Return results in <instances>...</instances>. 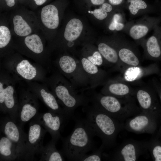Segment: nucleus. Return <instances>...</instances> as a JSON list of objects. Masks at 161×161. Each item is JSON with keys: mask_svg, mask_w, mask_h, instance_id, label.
Masks as SVG:
<instances>
[{"mask_svg": "<svg viewBox=\"0 0 161 161\" xmlns=\"http://www.w3.org/2000/svg\"><path fill=\"white\" fill-rule=\"evenodd\" d=\"M1 65L16 82L44 83L47 78L46 70L43 66L36 62L32 63L16 51L3 58Z\"/></svg>", "mask_w": 161, "mask_h": 161, "instance_id": "nucleus-5", "label": "nucleus"}, {"mask_svg": "<svg viewBox=\"0 0 161 161\" xmlns=\"http://www.w3.org/2000/svg\"><path fill=\"white\" fill-rule=\"evenodd\" d=\"M37 6H40L44 4L47 0H33Z\"/></svg>", "mask_w": 161, "mask_h": 161, "instance_id": "nucleus-39", "label": "nucleus"}, {"mask_svg": "<svg viewBox=\"0 0 161 161\" xmlns=\"http://www.w3.org/2000/svg\"><path fill=\"white\" fill-rule=\"evenodd\" d=\"M134 97L142 112L154 114L161 120L160 103L157 93L152 86L135 90Z\"/></svg>", "mask_w": 161, "mask_h": 161, "instance_id": "nucleus-16", "label": "nucleus"}, {"mask_svg": "<svg viewBox=\"0 0 161 161\" xmlns=\"http://www.w3.org/2000/svg\"><path fill=\"white\" fill-rule=\"evenodd\" d=\"M16 82L3 69L0 72V109L17 123L18 98L16 88Z\"/></svg>", "mask_w": 161, "mask_h": 161, "instance_id": "nucleus-8", "label": "nucleus"}, {"mask_svg": "<svg viewBox=\"0 0 161 161\" xmlns=\"http://www.w3.org/2000/svg\"><path fill=\"white\" fill-rule=\"evenodd\" d=\"M9 26L13 36L24 37L41 32L35 12L16 10L9 13Z\"/></svg>", "mask_w": 161, "mask_h": 161, "instance_id": "nucleus-9", "label": "nucleus"}, {"mask_svg": "<svg viewBox=\"0 0 161 161\" xmlns=\"http://www.w3.org/2000/svg\"><path fill=\"white\" fill-rule=\"evenodd\" d=\"M160 119L152 114L141 112L126 119L124 129L137 134H154L160 125Z\"/></svg>", "mask_w": 161, "mask_h": 161, "instance_id": "nucleus-10", "label": "nucleus"}, {"mask_svg": "<svg viewBox=\"0 0 161 161\" xmlns=\"http://www.w3.org/2000/svg\"><path fill=\"white\" fill-rule=\"evenodd\" d=\"M159 139L161 140V138H158Z\"/></svg>", "mask_w": 161, "mask_h": 161, "instance_id": "nucleus-42", "label": "nucleus"}, {"mask_svg": "<svg viewBox=\"0 0 161 161\" xmlns=\"http://www.w3.org/2000/svg\"><path fill=\"white\" fill-rule=\"evenodd\" d=\"M89 12L93 13L95 18L100 20L104 19L107 16V12L104 10L102 7L98 9H96L93 11Z\"/></svg>", "mask_w": 161, "mask_h": 161, "instance_id": "nucleus-35", "label": "nucleus"}, {"mask_svg": "<svg viewBox=\"0 0 161 161\" xmlns=\"http://www.w3.org/2000/svg\"><path fill=\"white\" fill-rule=\"evenodd\" d=\"M0 160H19L20 155L16 145L6 136L0 139Z\"/></svg>", "mask_w": 161, "mask_h": 161, "instance_id": "nucleus-23", "label": "nucleus"}, {"mask_svg": "<svg viewBox=\"0 0 161 161\" xmlns=\"http://www.w3.org/2000/svg\"><path fill=\"white\" fill-rule=\"evenodd\" d=\"M148 151L147 141L129 139L123 141L114 150L109 159L115 161H135Z\"/></svg>", "mask_w": 161, "mask_h": 161, "instance_id": "nucleus-11", "label": "nucleus"}, {"mask_svg": "<svg viewBox=\"0 0 161 161\" xmlns=\"http://www.w3.org/2000/svg\"><path fill=\"white\" fill-rule=\"evenodd\" d=\"M148 151L153 160L161 161V140L155 136L147 141Z\"/></svg>", "mask_w": 161, "mask_h": 161, "instance_id": "nucleus-27", "label": "nucleus"}, {"mask_svg": "<svg viewBox=\"0 0 161 161\" xmlns=\"http://www.w3.org/2000/svg\"><path fill=\"white\" fill-rule=\"evenodd\" d=\"M123 78L128 82L138 80L145 76L156 74L161 76V70L158 64H153L145 67L140 66H128L122 71Z\"/></svg>", "mask_w": 161, "mask_h": 161, "instance_id": "nucleus-21", "label": "nucleus"}, {"mask_svg": "<svg viewBox=\"0 0 161 161\" xmlns=\"http://www.w3.org/2000/svg\"><path fill=\"white\" fill-rule=\"evenodd\" d=\"M1 130L17 146L19 153V160H25L27 134L17 123L10 117H6L1 121Z\"/></svg>", "mask_w": 161, "mask_h": 161, "instance_id": "nucleus-14", "label": "nucleus"}, {"mask_svg": "<svg viewBox=\"0 0 161 161\" xmlns=\"http://www.w3.org/2000/svg\"><path fill=\"white\" fill-rule=\"evenodd\" d=\"M6 5L9 7H13L15 4V0H4Z\"/></svg>", "mask_w": 161, "mask_h": 161, "instance_id": "nucleus-37", "label": "nucleus"}, {"mask_svg": "<svg viewBox=\"0 0 161 161\" xmlns=\"http://www.w3.org/2000/svg\"><path fill=\"white\" fill-rule=\"evenodd\" d=\"M87 95L92 106L123 122L142 112L132 96L119 98L95 92Z\"/></svg>", "mask_w": 161, "mask_h": 161, "instance_id": "nucleus-4", "label": "nucleus"}, {"mask_svg": "<svg viewBox=\"0 0 161 161\" xmlns=\"http://www.w3.org/2000/svg\"><path fill=\"white\" fill-rule=\"evenodd\" d=\"M103 147L101 145L100 148L89 154H85L81 157L79 161H100L102 160V152Z\"/></svg>", "mask_w": 161, "mask_h": 161, "instance_id": "nucleus-31", "label": "nucleus"}, {"mask_svg": "<svg viewBox=\"0 0 161 161\" xmlns=\"http://www.w3.org/2000/svg\"><path fill=\"white\" fill-rule=\"evenodd\" d=\"M15 51L13 35L9 26V13H0V58L9 55Z\"/></svg>", "mask_w": 161, "mask_h": 161, "instance_id": "nucleus-19", "label": "nucleus"}, {"mask_svg": "<svg viewBox=\"0 0 161 161\" xmlns=\"http://www.w3.org/2000/svg\"><path fill=\"white\" fill-rule=\"evenodd\" d=\"M109 3L113 5H117L121 3L123 0H109Z\"/></svg>", "mask_w": 161, "mask_h": 161, "instance_id": "nucleus-40", "label": "nucleus"}, {"mask_svg": "<svg viewBox=\"0 0 161 161\" xmlns=\"http://www.w3.org/2000/svg\"><path fill=\"white\" fill-rule=\"evenodd\" d=\"M148 31V28L146 26L135 25L132 27L130 29L129 34L132 38L137 40L145 36Z\"/></svg>", "mask_w": 161, "mask_h": 161, "instance_id": "nucleus-30", "label": "nucleus"}, {"mask_svg": "<svg viewBox=\"0 0 161 161\" xmlns=\"http://www.w3.org/2000/svg\"><path fill=\"white\" fill-rule=\"evenodd\" d=\"M43 83L54 95L69 119L74 118L73 114L77 108L86 106L90 102L87 95L79 94V91L56 69Z\"/></svg>", "mask_w": 161, "mask_h": 161, "instance_id": "nucleus-1", "label": "nucleus"}, {"mask_svg": "<svg viewBox=\"0 0 161 161\" xmlns=\"http://www.w3.org/2000/svg\"><path fill=\"white\" fill-rule=\"evenodd\" d=\"M38 99L27 89L21 90L18 97L17 123L22 128L25 123L38 113Z\"/></svg>", "mask_w": 161, "mask_h": 161, "instance_id": "nucleus-12", "label": "nucleus"}, {"mask_svg": "<svg viewBox=\"0 0 161 161\" xmlns=\"http://www.w3.org/2000/svg\"><path fill=\"white\" fill-rule=\"evenodd\" d=\"M56 142L52 139L46 145L44 146L40 154V161H64L61 152L58 151L55 147Z\"/></svg>", "mask_w": 161, "mask_h": 161, "instance_id": "nucleus-25", "label": "nucleus"}, {"mask_svg": "<svg viewBox=\"0 0 161 161\" xmlns=\"http://www.w3.org/2000/svg\"><path fill=\"white\" fill-rule=\"evenodd\" d=\"M103 85L100 90V93L103 95L119 98L134 97L135 90L118 79L108 80Z\"/></svg>", "mask_w": 161, "mask_h": 161, "instance_id": "nucleus-22", "label": "nucleus"}, {"mask_svg": "<svg viewBox=\"0 0 161 161\" xmlns=\"http://www.w3.org/2000/svg\"><path fill=\"white\" fill-rule=\"evenodd\" d=\"M83 28V24L79 19L73 18L67 23L64 33V37L65 40L67 41L65 46L68 42L73 41L78 38L82 32Z\"/></svg>", "mask_w": 161, "mask_h": 161, "instance_id": "nucleus-24", "label": "nucleus"}, {"mask_svg": "<svg viewBox=\"0 0 161 161\" xmlns=\"http://www.w3.org/2000/svg\"><path fill=\"white\" fill-rule=\"evenodd\" d=\"M13 37L16 52L33 60L44 68H50L51 53L46 45L47 41L41 32L24 37Z\"/></svg>", "mask_w": 161, "mask_h": 161, "instance_id": "nucleus-6", "label": "nucleus"}, {"mask_svg": "<svg viewBox=\"0 0 161 161\" xmlns=\"http://www.w3.org/2000/svg\"><path fill=\"white\" fill-rule=\"evenodd\" d=\"M79 60L89 80L90 89H94L103 84L108 80L107 74L106 71L92 63L83 56Z\"/></svg>", "mask_w": 161, "mask_h": 161, "instance_id": "nucleus-20", "label": "nucleus"}, {"mask_svg": "<svg viewBox=\"0 0 161 161\" xmlns=\"http://www.w3.org/2000/svg\"><path fill=\"white\" fill-rule=\"evenodd\" d=\"M47 132L34 119L30 122L27 134L25 160H32L36 154L41 153L44 147L43 140Z\"/></svg>", "mask_w": 161, "mask_h": 161, "instance_id": "nucleus-15", "label": "nucleus"}, {"mask_svg": "<svg viewBox=\"0 0 161 161\" xmlns=\"http://www.w3.org/2000/svg\"><path fill=\"white\" fill-rule=\"evenodd\" d=\"M83 56L92 63L99 67L106 66L103 58L98 49L97 50L92 51L91 53H85Z\"/></svg>", "mask_w": 161, "mask_h": 161, "instance_id": "nucleus-29", "label": "nucleus"}, {"mask_svg": "<svg viewBox=\"0 0 161 161\" xmlns=\"http://www.w3.org/2000/svg\"><path fill=\"white\" fill-rule=\"evenodd\" d=\"M117 53L120 62L125 67L140 66L139 58L130 49L126 47L122 48Z\"/></svg>", "mask_w": 161, "mask_h": 161, "instance_id": "nucleus-26", "label": "nucleus"}, {"mask_svg": "<svg viewBox=\"0 0 161 161\" xmlns=\"http://www.w3.org/2000/svg\"><path fill=\"white\" fill-rule=\"evenodd\" d=\"M26 83L27 89L45 104L49 111L64 115L69 119L54 95L45 83L36 81Z\"/></svg>", "mask_w": 161, "mask_h": 161, "instance_id": "nucleus-17", "label": "nucleus"}, {"mask_svg": "<svg viewBox=\"0 0 161 161\" xmlns=\"http://www.w3.org/2000/svg\"><path fill=\"white\" fill-rule=\"evenodd\" d=\"M86 113V120L95 136L99 137L104 149L115 147L117 137L124 129V123L114 118L96 108L88 105L83 106Z\"/></svg>", "mask_w": 161, "mask_h": 161, "instance_id": "nucleus-2", "label": "nucleus"}, {"mask_svg": "<svg viewBox=\"0 0 161 161\" xmlns=\"http://www.w3.org/2000/svg\"><path fill=\"white\" fill-rule=\"evenodd\" d=\"M53 64L76 90L83 92L86 90L90 89L89 80L79 60L64 54L53 61Z\"/></svg>", "mask_w": 161, "mask_h": 161, "instance_id": "nucleus-7", "label": "nucleus"}, {"mask_svg": "<svg viewBox=\"0 0 161 161\" xmlns=\"http://www.w3.org/2000/svg\"><path fill=\"white\" fill-rule=\"evenodd\" d=\"M35 13L40 30L49 43L52 40V31L58 27L59 24L58 10L54 5L49 4Z\"/></svg>", "mask_w": 161, "mask_h": 161, "instance_id": "nucleus-13", "label": "nucleus"}, {"mask_svg": "<svg viewBox=\"0 0 161 161\" xmlns=\"http://www.w3.org/2000/svg\"><path fill=\"white\" fill-rule=\"evenodd\" d=\"M120 18V16L118 14H115L114 15L113 21L109 26L110 30L120 31L123 28L124 26L123 24L119 22Z\"/></svg>", "mask_w": 161, "mask_h": 161, "instance_id": "nucleus-33", "label": "nucleus"}, {"mask_svg": "<svg viewBox=\"0 0 161 161\" xmlns=\"http://www.w3.org/2000/svg\"><path fill=\"white\" fill-rule=\"evenodd\" d=\"M130 2L129 9L134 15L137 14L140 10L145 9L147 7L146 3L142 0H130Z\"/></svg>", "mask_w": 161, "mask_h": 161, "instance_id": "nucleus-32", "label": "nucleus"}, {"mask_svg": "<svg viewBox=\"0 0 161 161\" xmlns=\"http://www.w3.org/2000/svg\"><path fill=\"white\" fill-rule=\"evenodd\" d=\"M102 8L106 12H110L112 9L111 5L107 3H103L102 6Z\"/></svg>", "mask_w": 161, "mask_h": 161, "instance_id": "nucleus-36", "label": "nucleus"}, {"mask_svg": "<svg viewBox=\"0 0 161 161\" xmlns=\"http://www.w3.org/2000/svg\"><path fill=\"white\" fill-rule=\"evenodd\" d=\"M92 3L95 5H99L103 4L105 0H91Z\"/></svg>", "mask_w": 161, "mask_h": 161, "instance_id": "nucleus-38", "label": "nucleus"}, {"mask_svg": "<svg viewBox=\"0 0 161 161\" xmlns=\"http://www.w3.org/2000/svg\"><path fill=\"white\" fill-rule=\"evenodd\" d=\"M75 127L71 133L62 139L61 153L68 160L79 161L88 152L94 149V133L86 119L73 118Z\"/></svg>", "mask_w": 161, "mask_h": 161, "instance_id": "nucleus-3", "label": "nucleus"}, {"mask_svg": "<svg viewBox=\"0 0 161 161\" xmlns=\"http://www.w3.org/2000/svg\"><path fill=\"white\" fill-rule=\"evenodd\" d=\"M155 136L158 138L161 137V120L160 122L158 129Z\"/></svg>", "mask_w": 161, "mask_h": 161, "instance_id": "nucleus-41", "label": "nucleus"}, {"mask_svg": "<svg viewBox=\"0 0 161 161\" xmlns=\"http://www.w3.org/2000/svg\"><path fill=\"white\" fill-rule=\"evenodd\" d=\"M152 86L156 92L160 104L161 112V82L156 78H154L152 81Z\"/></svg>", "mask_w": 161, "mask_h": 161, "instance_id": "nucleus-34", "label": "nucleus"}, {"mask_svg": "<svg viewBox=\"0 0 161 161\" xmlns=\"http://www.w3.org/2000/svg\"><path fill=\"white\" fill-rule=\"evenodd\" d=\"M50 134L52 139L57 142L61 137L60 131L64 122L69 119L66 116L52 112L38 113L33 118Z\"/></svg>", "mask_w": 161, "mask_h": 161, "instance_id": "nucleus-18", "label": "nucleus"}, {"mask_svg": "<svg viewBox=\"0 0 161 161\" xmlns=\"http://www.w3.org/2000/svg\"><path fill=\"white\" fill-rule=\"evenodd\" d=\"M146 50L148 54L154 60H160L161 58V48L157 38L152 36L146 43Z\"/></svg>", "mask_w": 161, "mask_h": 161, "instance_id": "nucleus-28", "label": "nucleus"}]
</instances>
